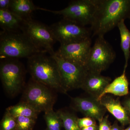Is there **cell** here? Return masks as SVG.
Instances as JSON below:
<instances>
[{
  "mask_svg": "<svg viewBox=\"0 0 130 130\" xmlns=\"http://www.w3.org/2000/svg\"><path fill=\"white\" fill-rule=\"evenodd\" d=\"M126 19H130V0H97L91 24L92 36H104Z\"/></svg>",
  "mask_w": 130,
  "mask_h": 130,
  "instance_id": "obj_1",
  "label": "cell"
},
{
  "mask_svg": "<svg viewBox=\"0 0 130 130\" xmlns=\"http://www.w3.org/2000/svg\"><path fill=\"white\" fill-rule=\"evenodd\" d=\"M44 53L36 54L28 58L27 67L31 78L54 91L67 94L56 61L51 55Z\"/></svg>",
  "mask_w": 130,
  "mask_h": 130,
  "instance_id": "obj_2",
  "label": "cell"
},
{
  "mask_svg": "<svg viewBox=\"0 0 130 130\" xmlns=\"http://www.w3.org/2000/svg\"><path fill=\"white\" fill-rule=\"evenodd\" d=\"M40 53H44L35 46L23 32L1 31L0 57L1 59L27 58Z\"/></svg>",
  "mask_w": 130,
  "mask_h": 130,
  "instance_id": "obj_3",
  "label": "cell"
},
{
  "mask_svg": "<svg viewBox=\"0 0 130 130\" xmlns=\"http://www.w3.org/2000/svg\"><path fill=\"white\" fill-rule=\"evenodd\" d=\"M53 90L31 78L25 87L21 101L38 112L53 109L56 96Z\"/></svg>",
  "mask_w": 130,
  "mask_h": 130,
  "instance_id": "obj_4",
  "label": "cell"
},
{
  "mask_svg": "<svg viewBox=\"0 0 130 130\" xmlns=\"http://www.w3.org/2000/svg\"><path fill=\"white\" fill-rule=\"evenodd\" d=\"M22 32L34 45L44 53L54 55L53 46L56 41L50 26L34 20L31 18L24 20Z\"/></svg>",
  "mask_w": 130,
  "mask_h": 130,
  "instance_id": "obj_5",
  "label": "cell"
},
{
  "mask_svg": "<svg viewBox=\"0 0 130 130\" xmlns=\"http://www.w3.org/2000/svg\"><path fill=\"white\" fill-rule=\"evenodd\" d=\"M97 6V0H75L59 11H53L38 8V9L63 16V18L74 21L86 26L93 22Z\"/></svg>",
  "mask_w": 130,
  "mask_h": 130,
  "instance_id": "obj_6",
  "label": "cell"
},
{
  "mask_svg": "<svg viewBox=\"0 0 130 130\" xmlns=\"http://www.w3.org/2000/svg\"><path fill=\"white\" fill-rule=\"evenodd\" d=\"M25 71L19 61L6 59L1 61L0 77L6 92L10 96L18 94L25 84Z\"/></svg>",
  "mask_w": 130,
  "mask_h": 130,
  "instance_id": "obj_7",
  "label": "cell"
},
{
  "mask_svg": "<svg viewBox=\"0 0 130 130\" xmlns=\"http://www.w3.org/2000/svg\"><path fill=\"white\" fill-rule=\"evenodd\" d=\"M56 41L64 45L79 42L90 38V28L63 18L50 26Z\"/></svg>",
  "mask_w": 130,
  "mask_h": 130,
  "instance_id": "obj_8",
  "label": "cell"
},
{
  "mask_svg": "<svg viewBox=\"0 0 130 130\" xmlns=\"http://www.w3.org/2000/svg\"><path fill=\"white\" fill-rule=\"evenodd\" d=\"M116 53L104 36H98L91 49L86 65L89 71L101 73L115 60Z\"/></svg>",
  "mask_w": 130,
  "mask_h": 130,
  "instance_id": "obj_9",
  "label": "cell"
},
{
  "mask_svg": "<svg viewBox=\"0 0 130 130\" xmlns=\"http://www.w3.org/2000/svg\"><path fill=\"white\" fill-rule=\"evenodd\" d=\"M56 61L63 87L67 92L81 88L88 71L86 67L72 63L56 56L51 55Z\"/></svg>",
  "mask_w": 130,
  "mask_h": 130,
  "instance_id": "obj_10",
  "label": "cell"
},
{
  "mask_svg": "<svg viewBox=\"0 0 130 130\" xmlns=\"http://www.w3.org/2000/svg\"><path fill=\"white\" fill-rule=\"evenodd\" d=\"M91 47V39L89 38L79 42L61 45L55 55L72 63L86 67Z\"/></svg>",
  "mask_w": 130,
  "mask_h": 130,
  "instance_id": "obj_11",
  "label": "cell"
},
{
  "mask_svg": "<svg viewBox=\"0 0 130 130\" xmlns=\"http://www.w3.org/2000/svg\"><path fill=\"white\" fill-rule=\"evenodd\" d=\"M71 106L85 117H90L100 121L105 117L107 110L100 101L94 98H71Z\"/></svg>",
  "mask_w": 130,
  "mask_h": 130,
  "instance_id": "obj_12",
  "label": "cell"
},
{
  "mask_svg": "<svg viewBox=\"0 0 130 130\" xmlns=\"http://www.w3.org/2000/svg\"><path fill=\"white\" fill-rule=\"evenodd\" d=\"M111 81V79L109 77L88 71L81 89L90 96L98 100Z\"/></svg>",
  "mask_w": 130,
  "mask_h": 130,
  "instance_id": "obj_13",
  "label": "cell"
},
{
  "mask_svg": "<svg viewBox=\"0 0 130 130\" xmlns=\"http://www.w3.org/2000/svg\"><path fill=\"white\" fill-rule=\"evenodd\" d=\"M107 111H108L124 127L130 124V117L124 107L121 104L118 98L107 94L100 100Z\"/></svg>",
  "mask_w": 130,
  "mask_h": 130,
  "instance_id": "obj_14",
  "label": "cell"
},
{
  "mask_svg": "<svg viewBox=\"0 0 130 130\" xmlns=\"http://www.w3.org/2000/svg\"><path fill=\"white\" fill-rule=\"evenodd\" d=\"M24 21L23 19L10 10L0 9V26L3 31L19 32Z\"/></svg>",
  "mask_w": 130,
  "mask_h": 130,
  "instance_id": "obj_15",
  "label": "cell"
},
{
  "mask_svg": "<svg viewBox=\"0 0 130 130\" xmlns=\"http://www.w3.org/2000/svg\"><path fill=\"white\" fill-rule=\"evenodd\" d=\"M126 70H124L122 74L117 77L111 82L105 89L98 98H101L108 94H112L117 96H123L129 93V82L126 75Z\"/></svg>",
  "mask_w": 130,
  "mask_h": 130,
  "instance_id": "obj_16",
  "label": "cell"
},
{
  "mask_svg": "<svg viewBox=\"0 0 130 130\" xmlns=\"http://www.w3.org/2000/svg\"><path fill=\"white\" fill-rule=\"evenodd\" d=\"M38 9L31 0H12L9 10L25 20L31 17V13Z\"/></svg>",
  "mask_w": 130,
  "mask_h": 130,
  "instance_id": "obj_17",
  "label": "cell"
},
{
  "mask_svg": "<svg viewBox=\"0 0 130 130\" xmlns=\"http://www.w3.org/2000/svg\"><path fill=\"white\" fill-rule=\"evenodd\" d=\"M125 20H121L118 26L120 36V46L125 59L124 70H126L130 57V31L125 23Z\"/></svg>",
  "mask_w": 130,
  "mask_h": 130,
  "instance_id": "obj_18",
  "label": "cell"
},
{
  "mask_svg": "<svg viewBox=\"0 0 130 130\" xmlns=\"http://www.w3.org/2000/svg\"><path fill=\"white\" fill-rule=\"evenodd\" d=\"M6 111L15 118L22 116L37 119L39 114L29 105L21 101L17 105L8 107Z\"/></svg>",
  "mask_w": 130,
  "mask_h": 130,
  "instance_id": "obj_19",
  "label": "cell"
},
{
  "mask_svg": "<svg viewBox=\"0 0 130 130\" xmlns=\"http://www.w3.org/2000/svg\"><path fill=\"white\" fill-rule=\"evenodd\" d=\"M44 118L46 124V130H61L63 121L57 112L52 109L45 112Z\"/></svg>",
  "mask_w": 130,
  "mask_h": 130,
  "instance_id": "obj_20",
  "label": "cell"
},
{
  "mask_svg": "<svg viewBox=\"0 0 130 130\" xmlns=\"http://www.w3.org/2000/svg\"><path fill=\"white\" fill-rule=\"evenodd\" d=\"M57 112L62 120L65 130H81L78 124V118L74 114L62 110H59Z\"/></svg>",
  "mask_w": 130,
  "mask_h": 130,
  "instance_id": "obj_21",
  "label": "cell"
},
{
  "mask_svg": "<svg viewBox=\"0 0 130 130\" xmlns=\"http://www.w3.org/2000/svg\"><path fill=\"white\" fill-rule=\"evenodd\" d=\"M37 118L32 117H18L16 118L15 130H32Z\"/></svg>",
  "mask_w": 130,
  "mask_h": 130,
  "instance_id": "obj_22",
  "label": "cell"
},
{
  "mask_svg": "<svg viewBox=\"0 0 130 130\" xmlns=\"http://www.w3.org/2000/svg\"><path fill=\"white\" fill-rule=\"evenodd\" d=\"M16 118L6 111L1 123V130H15Z\"/></svg>",
  "mask_w": 130,
  "mask_h": 130,
  "instance_id": "obj_23",
  "label": "cell"
},
{
  "mask_svg": "<svg viewBox=\"0 0 130 130\" xmlns=\"http://www.w3.org/2000/svg\"><path fill=\"white\" fill-rule=\"evenodd\" d=\"M78 124L80 129L97 124L95 119L89 117L78 118Z\"/></svg>",
  "mask_w": 130,
  "mask_h": 130,
  "instance_id": "obj_24",
  "label": "cell"
},
{
  "mask_svg": "<svg viewBox=\"0 0 130 130\" xmlns=\"http://www.w3.org/2000/svg\"><path fill=\"white\" fill-rule=\"evenodd\" d=\"M98 130H110L111 125L108 119V116H105L102 120L99 121Z\"/></svg>",
  "mask_w": 130,
  "mask_h": 130,
  "instance_id": "obj_25",
  "label": "cell"
},
{
  "mask_svg": "<svg viewBox=\"0 0 130 130\" xmlns=\"http://www.w3.org/2000/svg\"><path fill=\"white\" fill-rule=\"evenodd\" d=\"M12 0H0V9L9 10Z\"/></svg>",
  "mask_w": 130,
  "mask_h": 130,
  "instance_id": "obj_26",
  "label": "cell"
},
{
  "mask_svg": "<svg viewBox=\"0 0 130 130\" xmlns=\"http://www.w3.org/2000/svg\"><path fill=\"white\" fill-rule=\"evenodd\" d=\"M124 127L119 125L118 121H116L111 125L110 130H123Z\"/></svg>",
  "mask_w": 130,
  "mask_h": 130,
  "instance_id": "obj_27",
  "label": "cell"
},
{
  "mask_svg": "<svg viewBox=\"0 0 130 130\" xmlns=\"http://www.w3.org/2000/svg\"><path fill=\"white\" fill-rule=\"evenodd\" d=\"M123 106L126 109L130 117V98L125 101L123 103Z\"/></svg>",
  "mask_w": 130,
  "mask_h": 130,
  "instance_id": "obj_28",
  "label": "cell"
},
{
  "mask_svg": "<svg viewBox=\"0 0 130 130\" xmlns=\"http://www.w3.org/2000/svg\"><path fill=\"white\" fill-rule=\"evenodd\" d=\"M98 128H99V125H98L96 124V125L81 128L80 130H98Z\"/></svg>",
  "mask_w": 130,
  "mask_h": 130,
  "instance_id": "obj_29",
  "label": "cell"
},
{
  "mask_svg": "<svg viewBox=\"0 0 130 130\" xmlns=\"http://www.w3.org/2000/svg\"><path fill=\"white\" fill-rule=\"evenodd\" d=\"M123 130H130V125L128 127H127V128H126L125 129H124Z\"/></svg>",
  "mask_w": 130,
  "mask_h": 130,
  "instance_id": "obj_30",
  "label": "cell"
}]
</instances>
